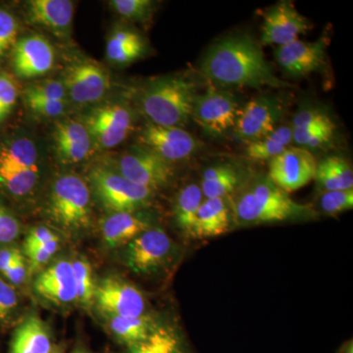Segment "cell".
<instances>
[{"label": "cell", "mask_w": 353, "mask_h": 353, "mask_svg": "<svg viewBox=\"0 0 353 353\" xmlns=\"http://www.w3.org/2000/svg\"><path fill=\"white\" fill-rule=\"evenodd\" d=\"M50 353H63V350H62L61 347L55 345V347H53V350H51Z\"/></svg>", "instance_id": "obj_45"}, {"label": "cell", "mask_w": 353, "mask_h": 353, "mask_svg": "<svg viewBox=\"0 0 353 353\" xmlns=\"http://www.w3.org/2000/svg\"><path fill=\"white\" fill-rule=\"evenodd\" d=\"M109 4L125 19L138 23L152 19L155 9V3L152 0H113Z\"/></svg>", "instance_id": "obj_34"}, {"label": "cell", "mask_w": 353, "mask_h": 353, "mask_svg": "<svg viewBox=\"0 0 353 353\" xmlns=\"http://www.w3.org/2000/svg\"><path fill=\"white\" fill-rule=\"evenodd\" d=\"M55 52L52 44L39 34L16 41L12 48L14 73L21 79L44 76L53 68Z\"/></svg>", "instance_id": "obj_17"}, {"label": "cell", "mask_w": 353, "mask_h": 353, "mask_svg": "<svg viewBox=\"0 0 353 353\" xmlns=\"http://www.w3.org/2000/svg\"><path fill=\"white\" fill-rule=\"evenodd\" d=\"M292 143V130L290 126H280L263 138L248 143L246 157L254 161H270L278 157Z\"/></svg>", "instance_id": "obj_29"}, {"label": "cell", "mask_w": 353, "mask_h": 353, "mask_svg": "<svg viewBox=\"0 0 353 353\" xmlns=\"http://www.w3.org/2000/svg\"><path fill=\"white\" fill-rule=\"evenodd\" d=\"M108 328L118 343L132 347L148 338L157 325L143 315L137 318L109 317Z\"/></svg>", "instance_id": "obj_30"}, {"label": "cell", "mask_w": 353, "mask_h": 353, "mask_svg": "<svg viewBox=\"0 0 353 353\" xmlns=\"http://www.w3.org/2000/svg\"><path fill=\"white\" fill-rule=\"evenodd\" d=\"M241 185L240 173L231 164L213 165L202 173L201 189L204 199H229Z\"/></svg>", "instance_id": "obj_25"}, {"label": "cell", "mask_w": 353, "mask_h": 353, "mask_svg": "<svg viewBox=\"0 0 353 353\" xmlns=\"http://www.w3.org/2000/svg\"><path fill=\"white\" fill-rule=\"evenodd\" d=\"M90 183L103 208L113 213H136L150 205L153 190L132 183L105 168H94L90 174Z\"/></svg>", "instance_id": "obj_6"}, {"label": "cell", "mask_w": 353, "mask_h": 353, "mask_svg": "<svg viewBox=\"0 0 353 353\" xmlns=\"http://www.w3.org/2000/svg\"><path fill=\"white\" fill-rule=\"evenodd\" d=\"M67 92L62 81L46 80L29 85L24 90L25 103L32 101H67Z\"/></svg>", "instance_id": "obj_35"}, {"label": "cell", "mask_w": 353, "mask_h": 353, "mask_svg": "<svg viewBox=\"0 0 353 353\" xmlns=\"http://www.w3.org/2000/svg\"><path fill=\"white\" fill-rule=\"evenodd\" d=\"M334 121L328 114L318 109H303L292 120V129L296 131L315 129V128L333 126Z\"/></svg>", "instance_id": "obj_38"}, {"label": "cell", "mask_w": 353, "mask_h": 353, "mask_svg": "<svg viewBox=\"0 0 353 353\" xmlns=\"http://www.w3.org/2000/svg\"><path fill=\"white\" fill-rule=\"evenodd\" d=\"M19 307L17 289L0 276V332H6L15 324Z\"/></svg>", "instance_id": "obj_32"}, {"label": "cell", "mask_w": 353, "mask_h": 353, "mask_svg": "<svg viewBox=\"0 0 353 353\" xmlns=\"http://www.w3.org/2000/svg\"><path fill=\"white\" fill-rule=\"evenodd\" d=\"M201 74L212 87L284 88L261 48L248 34H234L213 44L201 63Z\"/></svg>", "instance_id": "obj_1"}, {"label": "cell", "mask_w": 353, "mask_h": 353, "mask_svg": "<svg viewBox=\"0 0 353 353\" xmlns=\"http://www.w3.org/2000/svg\"><path fill=\"white\" fill-rule=\"evenodd\" d=\"M196 97L194 83L187 79L163 77L145 88L139 106L152 124L182 128L192 118Z\"/></svg>", "instance_id": "obj_3"}, {"label": "cell", "mask_w": 353, "mask_h": 353, "mask_svg": "<svg viewBox=\"0 0 353 353\" xmlns=\"http://www.w3.org/2000/svg\"><path fill=\"white\" fill-rule=\"evenodd\" d=\"M95 303L109 317L137 318L145 315V299L138 288L120 278L103 279L97 285Z\"/></svg>", "instance_id": "obj_13"}, {"label": "cell", "mask_w": 353, "mask_h": 353, "mask_svg": "<svg viewBox=\"0 0 353 353\" xmlns=\"http://www.w3.org/2000/svg\"><path fill=\"white\" fill-rule=\"evenodd\" d=\"M240 108L233 92L209 85L204 94H196L192 118L206 134L219 137L234 129Z\"/></svg>", "instance_id": "obj_7"}, {"label": "cell", "mask_w": 353, "mask_h": 353, "mask_svg": "<svg viewBox=\"0 0 353 353\" xmlns=\"http://www.w3.org/2000/svg\"><path fill=\"white\" fill-rule=\"evenodd\" d=\"M318 162L312 153L299 146H290L269 161L268 176L287 194L296 192L314 180Z\"/></svg>", "instance_id": "obj_12"}, {"label": "cell", "mask_w": 353, "mask_h": 353, "mask_svg": "<svg viewBox=\"0 0 353 353\" xmlns=\"http://www.w3.org/2000/svg\"><path fill=\"white\" fill-rule=\"evenodd\" d=\"M72 266L75 276L76 301L83 305H90L94 303L97 292L92 266L83 259L76 260L72 263Z\"/></svg>", "instance_id": "obj_33"}, {"label": "cell", "mask_w": 353, "mask_h": 353, "mask_svg": "<svg viewBox=\"0 0 353 353\" xmlns=\"http://www.w3.org/2000/svg\"><path fill=\"white\" fill-rule=\"evenodd\" d=\"M234 224L229 199H204L197 211L190 238H215L228 233Z\"/></svg>", "instance_id": "obj_22"}, {"label": "cell", "mask_w": 353, "mask_h": 353, "mask_svg": "<svg viewBox=\"0 0 353 353\" xmlns=\"http://www.w3.org/2000/svg\"><path fill=\"white\" fill-rule=\"evenodd\" d=\"M34 115L43 118H57L66 110L68 101H32L26 103Z\"/></svg>", "instance_id": "obj_42"}, {"label": "cell", "mask_w": 353, "mask_h": 353, "mask_svg": "<svg viewBox=\"0 0 353 353\" xmlns=\"http://www.w3.org/2000/svg\"><path fill=\"white\" fill-rule=\"evenodd\" d=\"M204 201L201 185L196 183H188L176 194L174 202V219L179 229L190 236L197 211Z\"/></svg>", "instance_id": "obj_28"}, {"label": "cell", "mask_w": 353, "mask_h": 353, "mask_svg": "<svg viewBox=\"0 0 353 353\" xmlns=\"http://www.w3.org/2000/svg\"><path fill=\"white\" fill-rule=\"evenodd\" d=\"M28 20L66 38L71 32L74 3L69 0H30L26 4Z\"/></svg>", "instance_id": "obj_21"}, {"label": "cell", "mask_w": 353, "mask_h": 353, "mask_svg": "<svg viewBox=\"0 0 353 353\" xmlns=\"http://www.w3.org/2000/svg\"><path fill=\"white\" fill-rule=\"evenodd\" d=\"M125 353H183L182 341L175 330L155 326L148 338L127 347Z\"/></svg>", "instance_id": "obj_31"}, {"label": "cell", "mask_w": 353, "mask_h": 353, "mask_svg": "<svg viewBox=\"0 0 353 353\" xmlns=\"http://www.w3.org/2000/svg\"><path fill=\"white\" fill-rule=\"evenodd\" d=\"M126 264L134 273L148 275L171 261L175 245L160 228H150L128 243Z\"/></svg>", "instance_id": "obj_9"}, {"label": "cell", "mask_w": 353, "mask_h": 353, "mask_svg": "<svg viewBox=\"0 0 353 353\" xmlns=\"http://www.w3.org/2000/svg\"><path fill=\"white\" fill-rule=\"evenodd\" d=\"M39 174L34 141L22 137L0 143V190L13 197L27 196L36 187Z\"/></svg>", "instance_id": "obj_4"}, {"label": "cell", "mask_w": 353, "mask_h": 353, "mask_svg": "<svg viewBox=\"0 0 353 353\" xmlns=\"http://www.w3.org/2000/svg\"><path fill=\"white\" fill-rule=\"evenodd\" d=\"M310 29L307 18L296 10L292 2L280 1L265 14L261 28V43L284 46L297 41Z\"/></svg>", "instance_id": "obj_16"}, {"label": "cell", "mask_w": 353, "mask_h": 353, "mask_svg": "<svg viewBox=\"0 0 353 353\" xmlns=\"http://www.w3.org/2000/svg\"><path fill=\"white\" fill-rule=\"evenodd\" d=\"M51 218L66 229H82L90 221V192L87 183L75 174L59 176L52 185Z\"/></svg>", "instance_id": "obj_5"}, {"label": "cell", "mask_w": 353, "mask_h": 353, "mask_svg": "<svg viewBox=\"0 0 353 353\" xmlns=\"http://www.w3.org/2000/svg\"><path fill=\"white\" fill-rule=\"evenodd\" d=\"M92 143L101 150H110L122 143L132 130V113L122 104H106L92 109L82 122Z\"/></svg>", "instance_id": "obj_10"}, {"label": "cell", "mask_w": 353, "mask_h": 353, "mask_svg": "<svg viewBox=\"0 0 353 353\" xmlns=\"http://www.w3.org/2000/svg\"><path fill=\"white\" fill-rule=\"evenodd\" d=\"M54 347L50 330L31 315L16 325L7 353H50Z\"/></svg>", "instance_id": "obj_23"}, {"label": "cell", "mask_w": 353, "mask_h": 353, "mask_svg": "<svg viewBox=\"0 0 353 353\" xmlns=\"http://www.w3.org/2000/svg\"><path fill=\"white\" fill-rule=\"evenodd\" d=\"M59 246V239L50 241L46 245L34 246V248H25L24 254L29 260L30 272L39 270L44 264L48 263V260L57 252Z\"/></svg>", "instance_id": "obj_41"}, {"label": "cell", "mask_w": 353, "mask_h": 353, "mask_svg": "<svg viewBox=\"0 0 353 353\" xmlns=\"http://www.w3.org/2000/svg\"><path fill=\"white\" fill-rule=\"evenodd\" d=\"M71 353H88L87 350H83V348H76L74 352H72Z\"/></svg>", "instance_id": "obj_46"}, {"label": "cell", "mask_w": 353, "mask_h": 353, "mask_svg": "<svg viewBox=\"0 0 353 353\" xmlns=\"http://www.w3.org/2000/svg\"><path fill=\"white\" fill-rule=\"evenodd\" d=\"M28 276L27 265L23 252L18 255L17 259L14 260L8 270L1 276L9 284L12 285L17 289L26 282Z\"/></svg>", "instance_id": "obj_43"}, {"label": "cell", "mask_w": 353, "mask_h": 353, "mask_svg": "<svg viewBox=\"0 0 353 353\" xmlns=\"http://www.w3.org/2000/svg\"><path fill=\"white\" fill-rule=\"evenodd\" d=\"M21 233L19 220L0 201V245H11Z\"/></svg>", "instance_id": "obj_40"}, {"label": "cell", "mask_w": 353, "mask_h": 353, "mask_svg": "<svg viewBox=\"0 0 353 353\" xmlns=\"http://www.w3.org/2000/svg\"><path fill=\"white\" fill-rule=\"evenodd\" d=\"M320 209L324 214L336 216L353 208V190L323 192L319 199Z\"/></svg>", "instance_id": "obj_36"}, {"label": "cell", "mask_w": 353, "mask_h": 353, "mask_svg": "<svg viewBox=\"0 0 353 353\" xmlns=\"http://www.w3.org/2000/svg\"><path fill=\"white\" fill-rule=\"evenodd\" d=\"M18 97V88L13 77L0 72V124L11 113Z\"/></svg>", "instance_id": "obj_39"}, {"label": "cell", "mask_w": 353, "mask_h": 353, "mask_svg": "<svg viewBox=\"0 0 353 353\" xmlns=\"http://www.w3.org/2000/svg\"><path fill=\"white\" fill-rule=\"evenodd\" d=\"M117 168L118 173L130 182L153 192L167 187L174 178L172 164L143 146L123 154Z\"/></svg>", "instance_id": "obj_8"}, {"label": "cell", "mask_w": 353, "mask_h": 353, "mask_svg": "<svg viewBox=\"0 0 353 353\" xmlns=\"http://www.w3.org/2000/svg\"><path fill=\"white\" fill-rule=\"evenodd\" d=\"M314 180L323 192L353 189V171L350 162L341 157H328L317 163Z\"/></svg>", "instance_id": "obj_27"}, {"label": "cell", "mask_w": 353, "mask_h": 353, "mask_svg": "<svg viewBox=\"0 0 353 353\" xmlns=\"http://www.w3.org/2000/svg\"><path fill=\"white\" fill-rule=\"evenodd\" d=\"M58 236L57 234L50 231L48 228L38 227L31 230L26 236L24 245L23 248H34V246H39L46 245L50 241L55 240Z\"/></svg>", "instance_id": "obj_44"}, {"label": "cell", "mask_w": 353, "mask_h": 353, "mask_svg": "<svg viewBox=\"0 0 353 353\" xmlns=\"http://www.w3.org/2000/svg\"><path fill=\"white\" fill-rule=\"evenodd\" d=\"M18 31L19 26L13 14L0 8V62L17 41Z\"/></svg>", "instance_id": "obj_37"}, {"label": "cell", "mask_w": 353, "mask_h": 353, "mask_svg": "<svg viewBox=\"0 0 353 353\" xmlns=\"http://www.w3.org/2000/svg\"><path fill=\"white\" fill-rule=\"evenodd\" d=\"M34 289L39 296L55 304L76 301L75 276L71 262L60 260L39 274Z\"/></svg>", "instance_id": "obj_20"}, {"label": "cell", "mask_w": 353, "mask_h": 353, "mask_svg": "<svg viewBox=\"0 0 353 353\" xmlns=\"http://www.w3.org/2000/svg\"><path fill=\"white\" fill-rule=\"evenodd\" d=\"M229 201L234 223L239 226L296 222L317 216L311 206L294 201L267 176H254L243 183Z\"/></svg>", "instance_id": "obj_2"}, {"label": "cell", "mask_w": 353, "mask_h": 353, "mask_svg": "<svg viewBox=\"0 0 353 353\" xmlns=\"http://www.w3.org/2000/svg\"><path fill=\"white\" fill-rule=\"evenodd\" d=\"M141 146L157 153L169 163L188 159L201 148L192 134L180 127L146 125L139 137Z\"/></svg>", "instance_id": "obj_14"}, {"label": "cell", "mask_w": 353, "mask_h": 353, "mask_svg": "<svg viewBox=\"0 0 353 353\" xmlns=\"http://www.w3.org/2000/svg\"><path fill=\"white\" fill-rule=\"evenodd\" d=\"M62 82L67 97L77 104L101 101L110 85L108 72L92 61H79L70 65Z\"/></svg>", "instance_id": "obj_15"}, {"label": "cell", "mask_w": 353, "mask_h": 353, "mask_svg": "<svg viewBox=\"0 0 353 353\" xmlns=\"http://www.w3.org/2000/svg\"><path fill=\"white\" fill-rule=\"evenodd\" d=\"M283 115L284 105L278 97H255L240 108L234 127V136L248 145L273 132Z\"/></svg>", "instance_id": "obj_11"}, {"label": "cell", "mask_w": 353, "mask_h": 353, "mask_svg": "<svg viewBox=\"0 0 353 353\" xmlns=\"http://www.w3.org/2000/svg\"><path fill=\"white\" fill-rule=\"evenodd\" d=\"M146 43L138 32L127 29H117L109 36L106 57L109 61L127 65L145 55Z\"/></svg>", "instance_id": "obj_26"}, {"label": "cell", "mask_w": 353, "mask_h": 353, "mask_svg": "<svg viewBox=\"0 0 353 353\" xmlns=\"http://www.w3.org/2000/svg\"><path fill=\"white\" fill-rule=\"evenodd\" d=\"M152 225L136 213H113L101 225L104 243L110 248L126 245Z\"/></svg>", "instance_id": "obj_24"}, {"label": "cell", "mask_w": 353, "mask_h": 353, "mask_svg": "<svg viewBox=\"0 0 353 353\" xmlns=\"http://www.w3.org/2000/svg\"><path fill=\"white\" fill-rule=\"evenodd\" d=\"M53 145L58 159L63 164H77L87 159L94 143L87 128L76 120L60 121L52 134Z\"/></svg>", "instance_id": "obj_19"}, {"label": "cell", "mask_w": 353, "mask_h": 353, "mask_svg": "<svg viewBox=\"0 0 353 353\" xmlns=\"http://www.w3.org/2000/svg\"><path fill=\"white\" fill-rule=\"evenodd\" d=\"M327 41H292L276 48L275 59L281 69L292 78H301L320 71L326 63Z\"/></svg>", "instance_id": "obj_18"}]
</instances>
